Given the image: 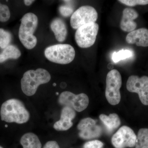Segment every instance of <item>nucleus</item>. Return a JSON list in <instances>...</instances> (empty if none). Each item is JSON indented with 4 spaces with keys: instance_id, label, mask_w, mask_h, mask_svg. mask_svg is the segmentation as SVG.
<instances>
[{
    "instance_id": "obj_24",
    "label": "nucleus",
    "mask_w": 148,
    "mask_h": 148,
    "mask_svg": "<svg viewBox=\"0 0 148 148\" xmlns=\"http://www.w3.org/2000/svg\"><path fill=\"white\" fill-rule=\"evenodd\" d=\"M74 8L69 4L63 5L60 6L59 11L61 15L64 17H69L73 14Z\"/></svg>"
},
{
    "instance_id": "obj_9",
    "label": "nucleus",
    "mask_w": 148,
    "mask_h": 148,
    "mask_svg": "<svg viewBox=\"0 0 148 148\" xmlns=\"http://www.w3.org/2000/svg\"><path fill=\"white\" fill-rule=\"evenodd\" d=\"M126 88L129 92L138 93L141 103L148 106V77L130 76L127 79Z\"/></svg>"
},
{
    "instance_id": "obj_20",
    "label": "nucleus",
    "mask_w": 148,
    "mask_h": 148,
    "mask_svg": "<svg viewBox=\"0 0 148 148\" xmlns=\"http://www.w3.org/2000/svg\"><path fill=\"white\" fill-rule=\"evenodd\" d=\"M12 36L9 32L0 29V47L4 49L10 45Z\"/></svg>"
},
{
    "instance_id": "obj_10",
    "label": "nucleus",
    "mask_w": 148,
    "mask_h": 148,
    "mask_svg": "<svg viewBox=\"0 0 148 148\" xmlns=\"http://www.w3.org/2000/svg\"><path fill=\"white\" fill-rule=\"evenodd\" d=\"M137 136L131 128L123 126L119 129L112 138V143L115 148H132L135 147Z\"/></svg>"
},
{
    "instance_id": "obj_18",
    "label": "nucleus",
    "mask_w": 148,
    "mask_h": 148,
    "mask_svg": "<svg viewBox=\"0 0 148 148\" xmlns=\"http://www.w3.org/2000/svg\"><path fill=\"white\" fill-rule=\"evenodd\" d=\"M21 55V51L18 48L10 45L0 53V63H3L8 59H17Z\"/></svg>"
},
{
    "instance_id": "obj_22",
    "label": "nucleus",
    "mask_w": 148,
    "mask_h": 148,
    "mask_svg": "<svg viewBox=\"0 0 148 148\" xmlns=\"http://www.w3.org/2000/svg\"><path fill=\"white\" fill-rule=\"evenodd\" d=\"M10 17V11L8 7L0 3V21L6 22L8 21Z\"/></svg>"
},
{
    "instance_id": "obj_4",
    "label": "nucleus",
    "mask_w": 148,
    "mask_h": 148,
    "mask_svg": "<svg viewBox=\"0 0 148 148\" xmlns=\"http://www.w3.org/2000/svg\"><path fill=\"white\" fill-rule=\"evenodd\" d=\"M46 58L56 64H67L75 58V51L73 47L69 44H57L50 46L45 51Z\"/></svg>"
},
{
    "instance_id": "obj_2",
    "label": "nucleus",
    "mask_w": 148,
    "mask_h": 148,
    "mask_svg": "<svg viewBox=\"0 0 148 148\" xmlns=\"http://www.w3.org/2000/svg\"><path fill=\"white\" fill-rule=\"evenodd\" d=\"M51 79L50 73L45 69L39 68L29 70L24 73L21 79V89L27 96H32L36 93L40 85L49 82Z\"/></svg>"
},
{
    "instance_id": "obj_23",
    "label": "nucleus",
    "mask_w": 148,
    "mask_h": 148,
    "mask_svg": "<svg viewBox=\"0 0 148 148\" xmlns=\"http://www.w3.org/2000/svg\"><path fill=\"white\" fill-rule=\"evenodd\" d=\"M118 1L130 7L148 4V0H119Z\"/></svg>"
},
{
    "instance_id": "obj_30",
    "label": "nucleus",
    "mask_w": 148,
    "mask_h": 148,
    "mask_svg": "<svg viewBox=\"0 0 148 148\" xmlns=\"http://www.w3.org/2000/svg\"><path fill=\"white\" fill-rule=\"evenodd\" d=\"M0 148H3L2 147H1V146H0Z\"/></svg>"
},
{
    "instance_id": "obj_21",
    "label": "nucleus",
    "mask_w": 148,
    "mask_h": 148,
    "mask_svg": "<svg viewBox=\"0 0 148 148\" xmlns=\"http://www.w3.org/2000/svg\"><path fill=\"white\" fill-rule=\"evenodd\" d=\"M132 56V52L131 51L122 50L118 52H114L112 55V59L114 63L119 62L121 60H124L126 58H130Z\"/></svg>"
},
{
    "instance_id": "obj_12",
    "label": "nucleus",
    "mask_w": 148,
    "mask_h": 148,
    "mask_svg": "<svg viewBox=\"0 0 148 148\" xmlns=\"http://www.w3.org/2000/svg\"><path fill=\"white\" fill-rule=\"evenodd\" d=\"M75 116L76 112L73 109L64 107L61 111L60 119L53 125V128L58 131L68 130L73 126L72 120Z\"/></svg>"
},
{
    "instance_id": "obj_28",
    "label": "nucleus",
    "mask_w": 148,
    "mask_h": 148,
    "mask_svg": "<svg viewBox=\"0 0 148 148\" xmlns=\"http://www.w3.org/2000/svg\"><path fill=\"white\" fill-rule=\"evenodd\" d=\"M53 86H56V84L55 83H54L53 84Z\"/></svg>"
},
{
    "instance_id": "obj_29",
    "label": "nucleus",
    "mask_w": 148,
    "mask_h": 148,
    "mask_svg": "<svg viewBox=\"0 0 148 148\" xmlns=\"http://www.w3.org/2000/svg\"><path fill=\"white\" fill-rule=\"evenodd\" d=\"M58 92H56V95H58Z\"/></svg>"
},
{
    "instance_id": "obj_5",
    "label": "nucleus",
    "mask_w": 148,
    "mask_h": 148,
    "mask_svg": "<svg viewBox=\"0 0 148 148\" xmlns=\"http://www.w3.org/2000/svg\"><path fill=\"white\" fill-rule=\"evenodd\" d=\"M121 85L122 78L119 71L116 69L111 70L106 77V99L111 105L115 106L120 102Z\"/></svg>"
},
{
    "instance_id": "obj_26",
    "label": "nucleus",
    "mask_w": 148,
    "mask_h": 148,
    "mask_svg": "<svg viewBox=\"0 0 148 148\" xmlns=\"http://www.w3.org/2000/svg\"><path fill=\"white\" fill-rule=\"evenodd\" d=\"M43 148H60L58 143L55 141H49L47 142Z\"/></svg>"
},
{
    "instance_id": "obj_8",
    "label": "nucleus",
    "mask_w": 148,
    "mask_h": 148,
    "mask_svg": "<svg viewBox=\"0 0 148 148\" xmlns=\"http://www.w3.org/2000/svg\"><path fill=\"white\" fill-rule=\"evenodd\" d=\"M58 103L64 107H69L77 112H81L87 108L89 98L85 93L76 95L70 91H66L60 94Z\"/></svg>"
},
{
    "instance_id": "obj_11",
    "label": "nucleus",
    "mask_w": 148,
    "mask_h": 148,
    "mask_svg": "<svg viewBox=\"0 0 148 148\" xmlns=\"http://www.w3.org/2000/svg\"><path fill=\"white\" fill-rule=\"evenodd\" d=\"M77 128L79 130L80 138L84 140L98 138L102 134L101 127L96 124L95 120L90 118L81 120L78 124Z\"/></svg>"
},
{
    "instance_id": "obj_25",
    "label": "nucleus",
    "mask_w": 148,
    "mask_h": 148,
    "mask_svg": "<svg viewBox=\"0 0 148 148\" xmlns=\"http://www.w3.org/2000/svg\"><path fill=\"white\" fill-rule=\"evenodd\" d=\"M104 144L99 140L88 141L85 143L83 148H103Z\"/></svg>"
},
{
    "instance_id": "obj_17",
    "label": "nucleus",
    "mask_w": 148,
    "mask_h": 148,
    "mask_svg": "<svg viewBox=\"0 0 148 148\" xmlns=\"http://www.w3.org/2000/svg\"><path fill=\"white\" fill-rule=\"evenodd\" d=\"M100 119L110 131H112L119 127L121 124V120L116 114H111L109 116L104 114L100 115Z\"/></svg>"
},
{
    "instance_id": "obj_13",
    "label": "nucleus",
    "mask_w": 148,
    "mask_h": 148,
    "mask_svg": "<svg viewBox=\"0 0 148 148\" xmlns=\"http://www.w3.org/2000/svg\"><path fill=\"white\" fill-rule=\"evenodd\" d=\"M139 14L134 9L126 8L123 11L120 27L124 32H132L137 27V24L134 21L138 17Z\"/></svg>"
},
{
    "instance_id": "obj_1",
    "label": "nucleus",
    "mask_w": 148,
    "mask_h": 148,
    "mask_svg": "<svg viewBox=\"0 0 148 148\" xmlns=\"http://www.w3.org/2000/svg\"><path fill=\"white\" fill-rule=\"evenodd\" d=\"M1 119L7 123L18 124L26 123L30 119V113L21 101L11 99L6 101L1 107Z\"/></svg>"
},
{
    "instance_id": "obj_3",
    "label": "nucleus",
    "mask_w": 148,
    "mask_h": 148,
    "mask_svg": "<svg viewBox=\"0 0 148 148\" xmlns=\"http://www.w3.org/2000/svg\"><path fill=\"white\" fill-rule=\"evenodd\" d=\"M38 23V17L32 12L26 14L21 18L18 30V38L22 44L27 49H32L36 45L37 38L34 34Z\"/></svg>"
},
{
    "instance_id": "obj_6",
    "label": "nucleus",
    "mask_w": 148,
    "mask_h": 148,
    "mask_svg": "<svg viewBox=\"0 0 148 148\" xmlns=\"http://www.w3.org/2000/svg\"><path fill=\"white\" fill-rule=\"evenodd\" d=\"M99 30L97 23H90L82 26L77 29L75 34V40L80 47L87 48L95 43Z\"/></svg>"
},
{
    "instance_id": "obj_14",
    "label": "nucleus",
    "mask_w": 148,
    "mask_h": 148,
    "mask_svg": "<svg viewBox=\"0 0 148 148\" xmlns=\"http://www.w3.org/2000/svg\"><path fill=\"white\" fill-rule=\"evenodd\" d=\"M126 42L130 44H135L138 46L148 47V29L141 28L130 32L126 36Z\"/></svg>"
},
{
    "instance_id": "obj_15",
    "label": "nucleus",
    "mask_w": 148,
    "mask_h": 148,
    "mask_svg": "<svg viewBox=\"0 0 148 148\" xmlns=\"http://www.w3.org/2000/svg\"><path fill=\"white\" fill-rule=\"evenodd\" d=\"M50 28L58 41L63 42L66 40L68 30L64 20L60 18H54L51 23Z\"/></svg>"
},
{
    "instance_id": "obj_16",
    "label": "nucleus",
    "mask_w": 148,
    "mask_h": 148,
    "mask_svg": "<svg viewBox=\"0 0 148 148\" xmlns=\"http://www.w3.org/2000/svg\"><path fill=\"white\" fill-rule=\"evenodd\" d=\"M20 143L23 148H42V144L38 137L32 132L24 134L21 138Z\"/></svg>"
},
{
    "instance_id": "obj_19",
    "label": "nucleus",
    "mask_w": 148,
    "mask_h": 148,
    "mask_svg": "<svg viewBox=\"0 0 148 148\" xmlns=\"http://www.w3.org/2000/svg\"><path fill=\"white\" fill-rule=\"evenodd\" d=\"M135 148H148V128H141L138 131Z\"/></svg>"
},
{
    "instance_id": "obj_7",
    "label": "nucleus",
    "mask_w": 148,
    "mask_h": 148,
    "mask_svg": "<svg viewBox=\"0 0 148 148\" xmlns=\"http://www.w3.org/2000/svg\"><path fill=\"white\" fill-rule=\"evenodd\" d=\"M98 18V14L95 8L91 6L81 7L74 12L71 16V26L74 29L88 24L95 22Z\"/></svg>"
},
{
    "instance_id": "obj_27",
    "label": "nucleus",
    "mask_w": 148,
    "mask_h": 148,
    "mask_svg": "<svg viewBox=\"0 0 148 148\" xmlns=\"http://www.w3.org/2000/svg\"><path fill=\"white\" fill-rule=\"evenodd\" d=\"M24 1L25 5L29 6L31 5L35 1H33V0H25Z\"/></svg>"
}]
</instances>
